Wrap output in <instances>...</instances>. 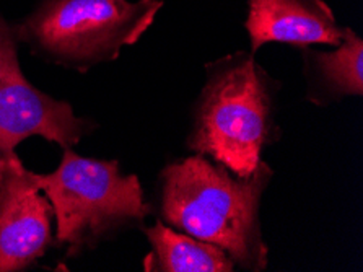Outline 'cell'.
Wrapping results in <instances>:
<instances>
[{
    "label": "cell",
    "instance_id": "cell-1",
    "mask_svg": "<svg viewBox=\"0 0 363 272\" xmlns=\"http://www.w3.org/2000/svg\"><path fill=\"white\" fill-rule=\"evenodd\" d=\"M271 178L272 170L264 162L255 173L240 176L201 153L178 160L160 176L163 220L223 249L238 268L262 271L267 248L259 205Z\"/></svg>",
    "mask_w": 363,
    "mask_h": 272
},
{
    "label": "cell",
    "instance_id": "cell-2",
    "mask_svg": "<svg viewBox=\"0 0 363 272\" xmlns=\"http://www.w3.org/2000/svg\"><path fill=\"white\" fill-rule=\"evenodd\" d=\"M274 85L250 53H236L207 65L194 111L189 147L247 176L274 141Z\"/></svg>",
    "mask_w": 363,
    "mask_h": 272
},
{
    "label": "cell",
    "instance_id": "cell-3",
    "mask_svg": "<svg viewBox=\"0 0 363 272\" xmlns=\"http://www.w3.org/2000/svg\"><path fill=\"white\" fill-rule=\"evenodd\" d=\"M33 178L51 202L54 238L65 258L80 256L150 214L139 178L121 173L114 160L80 157L67 147L52 173L33 171Z\"/></svg>",
    "mask_w": 363,
    "mask_h": 272
},
{
    "label": "cell",
    "instance_id": "cell-4",
    "mask_svg": "<svg viewBox=\"0 0 363 272\" xmlns=\"http://www.w3.org/2000/svg\"><path fill=\"white\" fill-rule=\"evenodd\" d=\"M162 7V0H41L13 28L36 58L86 72L139 41Z\"/></svg>",
    "mask_w": 363,
    "mask_h": 272
},
{
    "label": "cell",
    "instance_id": "cell-5",
    "mask_svg": "<svg viewBox=\"0 0 363 272\" xmlns=\"http://www.w3.org/2000/svg\"><path fill=\"white\" fill-rule=\"evenodd\" d=\"M20 41L13 23L0 15V157L20 142L43 137L62 148L72 147L95 129L67 102L46 95L26 79L18 60Z\"/></svg>",
    "mask_w": 363,
    "mask_h": 272
},
{
    "label": "cell",
    "instance_id": "cell-6",
    "mask_svg": "<svg viewBox=\"0 0 363 272\" xmlns=\"http://www.w3.org/2000/svg\"><path fill=\"white\" fill-rule=\"evenodd\" d=\"M54 212L16 152L0 157V272L25 271L52 243Z\"/></svg>",
    "mask_w": 363,
    "mask_h": 272
},
{
    "label": "cell",
    "instance_id": "cell-7",
    "mask_svg": "<svg viewBox=\"0 0 363 272\" xmlns=\"http://www.w3.org/2000/svg\"><path fill=\"white\" fill-rule=\"evenodd\" d=\"M246 30L256 53L267 43L337 46L347 28L337 25L323 0H247Z\"/></svg>",
    "mask_w": 363,
    "mask_h": 272
},
{
    "label": "cell",
    "instance_id": "cell-8",
    "mask_svg": "<svg viewBox=\"0 0 363 272\" xmlns=\"http://www.w3.org/2000/svg\"><path fill=\"white\" fill-rule=\"evenodd\" d=\"M305 51V74L310 85L308 98L318 104L363 93V41L347 28L334 51Z\"/></svg>",
    "mask_w": 363,
    "mask_h": 272
},
{
    "label": "cell",
    "instance_id": "cell-9",
    "mask_svg": "<svg viewBox=\"0 0 363 272\" xmlns=\"http://www.w3.org/2000/svg\"><path fill=\"white\" fill-rule=\"evenodd\" d=\"M152 253L144 261L145 271L164 272H232L235 263L223 249L197 240L188 233H178L163 222L145 227Z\"/></svg>",
    "mask_w": 363,
    "mask_h": 272
}]
</instances>
